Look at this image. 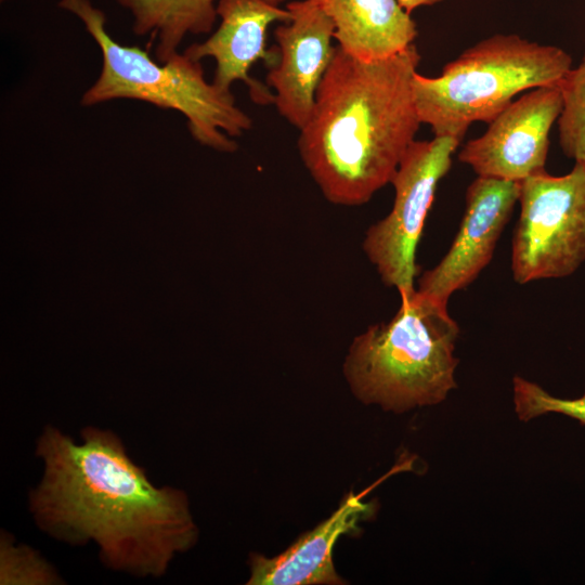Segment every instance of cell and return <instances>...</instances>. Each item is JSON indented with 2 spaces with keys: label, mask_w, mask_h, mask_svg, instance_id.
Masks as SVG:
<instances>
[{
  "label": "cell",
  "mask_w": 585,
  "mask_h": 585,
  "mask_svg": "<svg viewBox=\"0 0 585 585\" xmlns=\"http://www.w3.org/2000/svg\"><path fill=\"white\" fill-rule=\"evenodd\" d=\"M460 142L453 136L415 140L391 180L394 200L390 212L365 233L363 251L382 283L394 287L400 297L416 289L417 244L438 184L448 172Z\"/></svg>",
  "instance_id": "cell-7"
},
{
  "label": "cell",
  "mask_w": 585,
  "mask_h": 585,
  "mask_svg": "<svg viewBox=\"0 0 585 585\" xmlns=\"http://www.w3.org/2000/svg\"><path fill=\"white\" fill-rule=\"evenodd\" d=\"M80 437L52 425L41 431L43 472L28 498L36 524L73 546L94 543L110 570L162 576L198 540L186 493L156 486L113 431L88 426Z\"/></svg>",
  "instance_id": "cell-1"
},
{
  "label": "cell",
  "mask_w": 585,
  "mask_h": 585,
  "mask_svg": "<svg viewBox=\"0 0 585 585\" xmlns=\"http://www.w3.org/2000/svg\"><path fill=\"white\" fill-rule=\"evenodd\" d=\"M217 14L220 25L216 31L206 41L190 46L184 53L196 61L205 57L216 61L212 82L219 89L231 92L232 84L242 81L253 103L273 104L271 88L251 77L250 69L258 61L269 69L278 63V48H266V32L272 23L290 21V12L266 0H219Z\"/></svg>",
  "instance_id": "cell-11"
},
{
  "label": "cell",
  "mask_w": 585,
  "mask_h": 585,
  "mask_svg": "<svg viewBox=\"0 0 585 585\" xmlns=\"http://www.w3.org/2000/svg\"><path fill=\"white\" fill-rule=\"evenodd\" d=\"M562 108L559 84L531 89L514 100L486 131L459 151L478 177L521 182L545 169L549 133Z\"/></svg>",
  "instance_id": "cell-8"
},
{
  "label": "cell",
  "mask_w": 585,
  "mask_h": 585,
  "mask_svg": "<svg viewBox=\"0 0 585 585\" xmlns=\"http://www.w3.org/2000/svg\"><path fill=\"white\" fill-rule=\"evenodd\" d=\"M458 335L447 308L415 289L400 297L390 321L353 339L343 376L358 400L385 411L403 413L441 403L456 388Z\"/></svg>",
  "instance_id": "cell-3"
},
{
  "label": "cell",
  "mask_w": 585,
  "mask_h": 585,
  "mask_svg": "<svg viewBox=\"0 0 585 585\" xmlns=\"http://www.w3.org/2000/svg\"><path fill=\"white\" fill-rule=\"evenodd\" d=\"M572 66L559 47L497 34L466 49L439 76L416 72L413 98L434 136L461 141L472 122L490 123L520 93L560 84Z\"/></svg>",
  "instance_id": "cell-5"
},
{
  "label": "cell",
  "mask_w": 585,
  "mask_h": 585,
  "mask_svg": "<svg viewBox=\"0 0 585 585\" xmlns=\"http://www.w3.org/2000/svg\"><path fill=\"white\" fill-rule=\"evenodd\" d=\"M363 493H349L339 507L311 531L299 536L274 557L251 554L248 585H342L336 572L333 549L341 535L359 532L358 522L374 512Z\"/></svg>",
  "instance_id": "cell-12"
},
{
  "label": "cell",
  "mask_w": 585,
  "mask_h": 585,
  "mask_svg": "<svg viewBox=\"0 0 585 585\" xmlns=\"http://www.w3.org/2000/svg\"><path fill=\"white\" fill-rule=\"evenodd\" d=\"M512 388L519 419L526 421L544 414L558 413L585 425V392L575 399H561L520 376L514 378Z\"/></svg>",
  "instance_id": "cell-17"
},
{
  "label": "cell",
  "mask_w": 585,
  "mask_h": 585,
  "mask_svg": "<svg viewBox=\"0 0 585 585\" xmlns=\"http://www.w3.org/2000/svg\"><path fill=\"white\" fill-rule=\"evenodd\" d=\"M272 4L278 5L283 0H266Z\"/></svg>",
  "instance_id": "cell-19"
},
{
  "label": "cell",
  "mask_w": 585,
  "mask_h": 585,
  "mask_svg": "<svg viewBox=\"0 0 585 585\" xmlns=\"http://www.w3.org/2000/svg\"><path fill=\"white\" fill-rule=\"evenodd\" d=\"M290 21L278 25L275 39L278 63L269 69L266 84L274 90L280 115L298 130L308 122L316 90L334 55L335 27L313 0L287 3Z\"/></svg>",
  "instance_id": "cell-10"
},
{
  "label": "cell",
  "mask_w": 585,
  "mask_h": 585,
  "mask_svg": "<svg viewBox=\"0 0 585 585\" xmlns=\"http://www.w3.org/2000/svg\"><path fill=\"white\" fill-rule=\"evenodd\" d=\"M332 20L334 39L365 61L391 57L412 46L417 26L398 0H313Z\"/></svg>",
  "instance_id": "cell-13"
},
{
  "label": "cell",
  "mask_w": 585,
  "mask_h": 585,
  "mask_svg": "<svg viewBox=\"0 0 585 585\" xmlns=\"http://www.w3.org/2000/svg\"><path fill=\"white\" fill-rule=\"evenodd\" d=\"M559 87L562 96L557 120L559 145L567 157L585 165V52Z\"/></svg>",
  "instance_id": "cell-15"
},
{
  "label": "cell",
  "mask_w": 585,
  "mask_h": 585,
  "mask_svg": "<svg viewBox=\"0 0 585 585\" xmlns=\"http://www.w3.org/2000/svg\"><path fill=\"white\" fill-rule=\"evenodd\" d=\"M1 1H5V0H1Z\"/></svg>",
  "instance_id": "cell-20"
},
{
  "label": "cell",
  "mask_w": 585,
  "mask_h": 585,
  "mask_svg": "<svg viewBox=\"0 0 585 585\" xmlns=\"http://www.w3.org/2000/svg\"><path fill=\"white\" fill-rule=\"evenodd\" d=\"M520 216L511 244L518 284L572 275L585 261V165L519 182Z\"/></svg>",
  "instance_id": "cell-6"
},
{
  "label": "cell",
  "mask_w": 585,
  "mask_h": 585,
  "mask_svg": "<svg viewBox=\"0 0 585 585\" xmlns=\"http://www.w3.org/2000/svg\"><path fill=\"white\" fill-rule=\"evenodd\" d=\"M58 8L77 16L102 54V68L82 94L81 105L129 99L181 113L198 143L233 153L239 136L252 127L251 118L235 103L232 92L205 79L200 61L184 52L165 63L136 46L117 42L106 29V16L90 0H60Z\"/></svg>",
  "instance_id": "cell-4"
},
{
  "label": "cell",
  "mask_w": 585,
  "mask_h": 585,
  "mask_svg": "<svg viewBox=\"0 0 585 585\" xmlns=\"http://www.w3.org/2000/svg\"><path fill=\"white\" fill-rule=\"evenodd\" d=\"M519 192L518 182L474 179L467 187L464 216L448 251L419 277L416 290L447 308L452 294L470 285L490 263Z\"/></svg>",
  "instance_id": "cell-9"
},
{
  "label": "cell",
  "mask_w": 585,
  "mask_h": 585,
  "mask_svg": "<svg viewBox=\"0 0 585 585\" xmlns=\"http://www.w3.org/2000/svg\"><path fill=\"white\" fill-rule=\"evenodd\" d=\"M132 16V31L156 39V61L174 56L186 35L212 30L219 0H115Z\"/></svg>",
  "instance_id": "cell-14"
},
{
  "label": "cell",
  "mask_w": 585,
  "mask_h": 585,
  "mask_svg": "<svg viewBox=\"0 0 585 585\" xmlns=\"http://www.w3.org/2000/svg\"><path fill=\"white\" fill-rule=\"evenodd\" d=\"M402 8L407 12L412 13L414 10L420 6H428L437 4L443 0H398Z\"/></svg>",
  "instance_id": "cell-18"
},
{
  "label": "cell",
  "mask_w": 585,
  "mask_h": 585,
  "mask_svg": "<svg viewBox=\"0 0 585 585\" xmlns=\"http://www.w3.org/2000/svg\"><path fill=\"white\" fill-rule=\"evenodd\" d=\"M420 58L415 43L375 61L335 47L297 141L306 169L329 203L361 206L391 183L421 123L412 90Z\"/></svg>",
  "instance_id": "cell-2"
},
{
  "label": "cell",
  "mask_w": 585,
  "mask_h": 585,
  "mask_svg": "<svg viewBox=\"0 0 585 585\" xmlns=\"http://www.w3.org/2000/svg\"><path fill=\"white\" fill-rule=\"evenodd\" d=\"M63 580L55 568L30 546L16 544L6 532L0 537L1 585H55Z\"/></svg>",
  "instance_id": "cell-16"
}]
</instances>
